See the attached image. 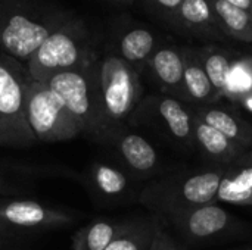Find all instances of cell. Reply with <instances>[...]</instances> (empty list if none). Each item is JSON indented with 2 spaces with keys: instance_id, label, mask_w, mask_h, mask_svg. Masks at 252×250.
<instances>
[{
  "instance_id": "cell-1",
  "label": "cell",
  "mask_w": 252,
  "mask_h": 250,
  "mask_svg": "<svg viewBox=\"0 0 252 250\" xmlns=\"http://www.w3.org/2000/svg\"><path fill=\"white\" fill-rule=\"evenodd\" d=\"M25 115L31 133L41 143L66 141L81 133L62 99L46 83L27 87Z\"/></svg>"
},
{
  "instance_id": "cell-2",
  "label": "cell",
  "mask_w": 252,
  "mask_h": 250,
  "mask_svg": "<svg viewBox=\"0 0 252 250\" xmlns=\"http://www.w3.org/2000/svg\"><path fill=\"white\" fill-rule=\"evenodd\" d=\"M100 102L108 130L120 125L136 109L142 87L137 74L123 60L109 59L100 74Z\"/></svg>"
},
{
  "instance_id": "cell-3",
  "label": "cell",
  "mask_w": 252,
  "mask_h": 250,
  "mask_svg": "<svg viewBox=\"0 0 252 250\" xmlns=\"http://www.w3.org/2000/svg\"><path fill=\"white\" fill-rule=\"evenodd\" d=\"M227 169L205 171L193 174L182 181L157 186L155 190L149 192L145 200H148L149 205L157 206L165 215L176 211L211 205L217 200L220 183Z\"/></svg>"
},
{
  "instance_id": "cell-4",
  "label": "cell",
  "mask_w": 252,
  "mask_h": 250,
  "mask_svg": "<svg viewBox=\"0 0 252 250\" xmlns=\"http://www.w3.org/2000/svg\"><path fill=\"white\" fill-rule=\"evenodd\" d=\"M46 84L62 99L65 108L78 124L81 133L108 130L100 96H96L87 78L78 71H63L53 75Z\"/></svg>"
},
{
  "instance_id": "cell-5",
  "label": "cell",
  "mask_w": 252,
  "mask_h": 250,
  "mask_svg": "<svg viewBox=\"0 0 252 250\" xmlns=\"http://www.w3.org/2000/svg\"><path fill=\"white\" fill-rule=\"evenodd\" d=\"M27 87L0 63V146L30 147L37 143L25 115Z\"/></svg>"
},
{
  "instance_id": "cell-6",
  "label": "cell",
  "mask_w": 252,
  "mask_h": 250,
  "mask_svg": "<svg viewBox=\"0 0 252 250\" xmlns=\"http://www.w3.org/2000/svg\"><path fill=\"white\" fill-rule=\"evenodd\" d=\"M71 217L32 200H10L0 203V228L15 231H37L68 224Z\"/></svg>"
},
{
  "instance_id": "cell-7",
  "label": "cell",
  "mask_w": 252,
  "mask_h": 250,
  "mask_svg": "<svg viewBox=\"0 0 252 250\" xmlns=\"http://www.w3.org/2000/svg\"><path fill=\"white\" fill-rule=\"evenodd\" d=\"M173 225L192 239H208L220 234L230 225V215L223 208L211 203L205 206L167 214Z\"/></svg>"
},
{
  "instance_id": "cell-8",
  "label": "cell",
  "mask_w": 252,
  "mask_h": 250,
  "mask_svg": "<svg viewBox=\"0 0 252 250\" xmlns=\"http://www.w3.org/2000/svg\"><path fill=\"white\" fill-rule=\"evenodd\" d=\"M78 49L68 35L61 32L49 35L35 52V68L41 71L38 80L46 83L53 75L69 71L78 62Z\"/></svg>"
},
{
  "instance_id": "cell-9",
  "label": "cell",
  "mask_w": 252,
  "mask_h": 250,
  "mask_svg": "<svg viewBox=\"0 0 252 250\" xmlns=\"http://www.w3.org/2000/svg\"><path fill=\"white\" fill-rule=\"evenodd\" d=\"M47 37L49 31L44 27L16 15L10 18L3 29L1 43L10 55L24 59L34 55Z\"/></svg>"
},
{
  "instance_id": "cell-10",
  "label": "cell",
  "mask_w": 252,
  "mask_h": 250,
  "mask_svg": "<svg viewBox=\"0 0 252 250\" xmlns=\"http://www.w3.org/2000/svg\"><path fill=\"white\" fill-rule=\"evenodd\" d=\"M154 115L159 122L165 133L183 146H192L195 143L193 139V121L192 113H189L183 105L173 97H161L152 99Z\"/></svg>"
},
{
  "instance_id": "cell-11",
  "label": "cell",
  "mask_w": 252,
  "mask_h": 250,
  "mask_svg": "<svg viewBox=\"0 0 252 250\" xmlns=\"http://www.w3.org/2000/svg\"><path fill=\"white\" fill-rule=\"evenodd\" d=\"M193 113L244 150L252 147V125L235 112L219 106H204Z\"/></svg>"
},
{
  "instance_id": "cell-12",
  "label": "cell",
  "mask_w": 252,
  "mask_h": 250,
  "mask_svg": "<svg viewBox=\"0 0 252 250\" xmlns=\"http://www.w3.org/2000/svg\"><path fill=\"white\" fill-rule=\"evenodd\" d=\"M192 121H193L195 143L201 147V150L207 156H210L211 159L220 164H227V165H235L238 162V159L245 152L242 147L230 141L226 136H223L211 125L205 124L195 113H192Z\"/></svg>"
},
{
  "instance_id": "cell-13",
  "label": "cell",
  "mask_w": 252,
  "mask_h": 250,
  "mask_svg": "<svg viewBox=\"0 0 252 250\" xmlns=\"http://www.w3.org/2000/svg\"><path fill=\"white\" fill-rule=\"evenodd\" d=\"M118 150L130 167L139 175H148L157 169L158 153L154 146L139 134H124L118 140Z\"/></svg>"
},
{
  "instance_id": "cell-14",
  "label": "cell",
  "mask_w": 252,
  "mask_h": 250,
  "mask_svg": "<svg viewBox=\"0 0 252 250\" xmlns=\"http://www.w3.org/2000/svg\"><path fill=\"white\" fill-rule=\"evenodd\" d=\"M217 200L236 206H252V167L226 171L220 183Z\"/></svg>"
},
{
  "instance_id": "cell-15",
  "label": "cell",
  "mask_w": 252,
  "mask_h": 250,
  "mask_svg": "<svg viewBox=\"0 0 252 250\" xmlns=\"http://www.w3.org/2000/svg\"><path fill=\"white\" fill-rule=\"evenodd\" d=\"M123 225L112 221H94L74 236V250H105L121 231Z\"/></svg>"
},
{
  "instance_id": "cell-16",
  "label": "cell",
  "mask_w": 252,
  "mask_h": 250,
  "mask_svg": "<svg viewBox=\"0 0 252 250\" xmlns=\"http://www.w3.org/2000/svg\"><path fill=\"white\" fill-rule=\"evenodd\" d=\"M183 83H185L186 93L192 100L213 103L220 97L219 93L216 91V88L213 87V84L204 69V65L190 56L185 60Z\"/></svg>"
},
{
  "instance_id": "cell-17",
  "label": "cell",
  "mask_w": 252,
  "mask_h": 250,
  "mask_svg": "<svg viewBox=\"0 0 252 250\" xmlns=\"http://www.w3.org/2000/svg\"><path fill=\"white\" fill-rule=\"evenodd\" d=\"M152 69L158 80L168 88H185V59L173 49H161L152 57ZM188 94V93H186Z\"/></svg>"
},
{
  "instance_id": "cell-18",
  "label": "cell",
  "mask_w": 252,
  "mask_h": 250,
  "mask_svg": "<svg viewBox=\"0 0 252 250\" xmlns=\"http://www.w3.org/2000/svg\"><path fill=\"white\" fill-rule=\"evenodd\" d=\"M157 225L154 224H134L123 225L117 237L105 250H149Z\"/></svg>"
},
{
  "instance_id": "cell-19",
  "label": "cell",
  "mask_w": 252,
  "mask_h": 250,
  "mask_svg": "<svg viewBox=\"0 0 252 250\" xmlns=\"http://www.w3.org/2000/svg\"><path fill=\"white\" fill-rule=\"evenodd\" d=\"M155 38L148 29H133L128 34L124 35L121 41V53L123 57L130 62H142L149 57L151 52L154 50Z\"/></svg>"
},
{
  "instance_id": "cell-20",
  "label": "cell",
  "mask_w": 252,
  "mask_h": 250,
  "mask_svg": "<svg viewBox=\"0 0 252 250\" xmlns=\"http://www.w3.org/2000/svg\"><path fill=\"white\" fill-rule=\"evenodd\" d=\"M214 9L232 32L244 40H252V19L247 10L230 4L226 0H214Z\"/></svg>"
},
{
  "instance_id": "cell-21",
  "label": "cell",
  "mask_w": 252,
  "mask_h": 250,
  "mask_svg": "<svg viewBox=\"0 0 252 250\" xmlns=\"http://www.w3.org/2000/svg\"><path fill=\"white\" fill-rule=\"evenodd\" d=\"M93 181L97 190L109 197L120 196L126 192L127 189V177L124 172L120 169L105 165V164H97L93 168Z\"/></svg>"
},
{
  "instance_id": "cell-22",
  "label": "cell",
  "mask_w": 252,
  "mask_h": 250,
  "mask_svg": "<svg viewBox=\"0 0 252 250\" xmlns=\"http://www.w3.org/2000/svg\"><path fill=\"white\" fill-rule=\"evenodd\" d=\"M204 69H205L213 87L219 93V96H224L226 90H227L230 69H232V63L226 57V55H223L220 52L210 53L204 60Z\"/></svg>"
},
{
  "instance_id": "cell-23",
  "label": "cell",
  "mask_w": 252,
  "mask_h": 250,
  "mask_svg": "<svg viewBox=\"0 0 252 250\" xmlns=\"http://www.w3.org/2000/svg\"><path fill=\"white\" fill-rule=\"evenodd\" d=\"M252 91V71L244 63L232 65L226 94L230 99L242 100Z\"/></svg>"
},
{
  "instance_id": "cell-24",
  "label": "cell",
  "mask_w": 252,
  "mask_h": 250,
  "mask_svg": "<svg viewBox=\"0 0 252 250\" xmlns=\"http://www.w3.org/2000/svg\"><path fill=\"white\" fill-rule=\"evenodd\" d=\"M182 16L193 25L204 24L211 18L210 6L207 0H183L180 7Z\"/></svg>"
},
{
  "instance_id": "cell-25",
  "label": "cell",
  "mask_w": 252,
  "mask_h": 250,
  "mask_svg": "<svg viewBox=\"0 0 252 250\" xmlns=\"http://www.w3.org/2000/svg\"><path fill=\"white\" fill-rule=\"evenodd\" d=\"M149 250H179V249H177V246H176L174 240L170 237V234H168V233H165L162 228H158V227H157Z\"/></svg>"
},
{
  "instance_id": "cell-26",
  "label": "cell",
  "mask_w": 252,
  "mask_h": 250,
  "mask_svg": "<svg viewBox=\"0 0 252 250\" xmlns=\"http://www.w3.org/2000/svg\"><path fill=\"white\" fill-rule=\"evenodd\" d=\"M235 167H252V149L251 150H245L242 153V156L238 159Z\"/></svg>"
},
{
  "instance_id": "cell-27",
  "label": "cell",
  "mask_w": 252,
  "mask_h": 250,
  "mask_svg": "<svg viewBox=\"0 0 252 250\" xmlns=\"http://www.w3.org/2000/svg\"><path fill=\"white\" fill-rule=\"evenodd\" d=\"M226 1L230 3V4H233V6H236V7H241L244 10H248L252 6L251 0H226Z\"/></svg>"
},
{
  "instance_id": "cell-28",
  "label": "cell",
  "mask_w": 252,
  "mask_h": 250,
  "mask_svg": "<svg viewBox=\"0 0 252 250\" xmlns=\"http://www.w3.org/2000/svg\"><path fill=\"white\" fill-rule=\"evenodd\" d=\"M159 4L165 6V7H170V9H174L177 6H180L183 3V0H157Z\"/></svg>"
},
{
  "instance_id": "cell-29",
  "label": "cell",
  "mask_w": 252,
  "mask_h": 250,
  "mask_svg": "<svg viewBox=\"0 0 252 250\" xmlns=\"http://www.w3.org/2000/svg\"><path fill=\"white\" fill-rule=\"evenodd\" d=\"M241 102H242V103H244V105H245V106L250 109V111H252V91L250 93V94H247V96H245V97H244Z\"/></svg>"
},
{
  "instance_id": "cell-30",
  "label": "cell",
  "mask_w": 252,
  "mask_h": 250,
  "mask_svg": "<svg viewBox=\"0 0 252 250\" xmlns=\"http://www.w3.org/2000/svg\"><path fill=\"white\" fill-rule=\"evenodd\" d=\"M1 186H3V181H1V177H0V190H1Z\"/></svg>"
},
{
  "instance_id": "cell-31",
  "label": "cell",
  "mask_w": 252,
  "mask_h": 250,
  "mask_svg": "<svg viewBox=\"0 0 252 250\" xmlns=\"http://www.w3.org/2000/svg\"><path fill=\"white\" fill-rule=\"evenodd\" d=\"M248 250H252V248H251V249H248Z\"/></svg>"
},
{
  "instance_id": "cell-32",
  "label": "cell",
  "mask_w": 252,
  "mask_h": 250,
  "mask_svg": "<svg viewBox=\"0 0 252 250\" xmlns=\"http://www.w3.org/2000/svg\"><path fill=\"white\" fill-rule=\"evenodd\" d=\"M251 1H252V0H251Z\"/></svg>"
}]
</instances>
